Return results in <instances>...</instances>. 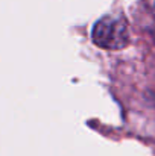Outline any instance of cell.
Wrapping results in <instances>:
<instances>
[{
	"label": "cell",
	"mask_w": 155,
	"mask_h": 156,
	"mask_svg": "<svg viewBox=\"0 0 155 156\" xmlns=\"http://www.w3.org/2000/svg\"><path fill=\"white\" fill-rule=\"evenodd\" d=\"M93 43L106 50H120L129 43L128 24L122 17L106 15L101 18L91 32Z\"/></svg>",
	"instance_id": "1"
},
{
	"label": "cell",
	"mask_w": 155,
	"mask_h": 156,
	"mask_svg": "<svg viewBox=\"0 0 155 156\" xmlns=\"http://www.w3.org/2000/svg\"><path fill=\"white\" fill-rule=\"evenodd\" d=\"M151 8L154 11V15H155V0H151Z\"/></svg>",
	"instance_id": "2"
}]
</instances>
